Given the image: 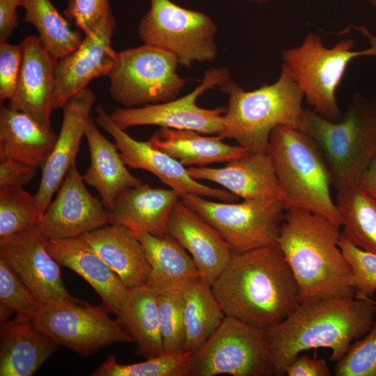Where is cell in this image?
<instances>
[{
  "label": "cell",
  "instance_id": "obj_49",
  "mask_svg": "<svg viewBox=\"0 0 376 376\" xmlns=\"http://www.w3.org/2000/svg\"><path fill=\"white\" fill-rule=\"evenodd\" d=\"M370 3L376 8V0H369Z\"/></svg>",
  "mask_w": 376,
  "mask_h": 376
},
{
  "label": "cell",
  "instance_id": "obj_48",
  "mask_svg": "<svg viewBox=\"0 0 376 376\" xmlns=\"http://www.w3.org/2000/svg\"><path fill=\"white\" fill-rule=\"evenodd\" d=\"M371 101H372L375 108L376 109V89H375V91L373 98L371 100Z\"/></svg>",
  "mask_w": 376,
  "mask_h": 376
},
{
  "label": "cell",
  "instance_id": "obj_44",
  "mask_svg": "<svg viewBox=\"0 0 376 376\" xmlns=\"http://www.w3.org/2000/svg\"><path fill=\"white\" fill-rule=\"evenodd\" d=\"M24 0H0V42L8 41L18 26L17 11Z\"/></svg>",
  "mask_w": 376,
  "mask_h": 376
},
{
  "label": "cell",
  "instance_id": "obj_22",
  "mask_svg": "<svg viewBox=\"0 0 376 376\" xmlns=\"http://www.w3.org/2000/svg\"><path fill=\"white\" fill-rule=\"evenodd\" d=\"M195 180H208L244 200L272 197L282 201V193L268 152H249L221 168L189 166Z\"/></svg>",
  "mask_w": 376,
  "mask_h": 376
},
{
  "label": "cell",
  "instance_id": "obj_26",
  "mask_svg": "<svg viewBox=\"0 0 376 376\" xmlns=\"http://www.w3.org/2000/svg\"><path fill=\"white\" fill-rule=\"evenodd\" d=\"M33 320L1 322L0 375L31 376L58 349Z\"/></svg>",
  "mask_w": 376,
  "mask_h": 376
},
{
  "label": "cell",
  "instance_id": "obj_34",
  "mask_svg": "<svg viewBox=\"0 0 376 376\" xmlns=\"http://www.w3.org/2000/svg\"><path fill=\"white\" fill-rule=\"evenodd\" d=\"M192 353H164L131 364L117 362L109 355L91 374L93 376H191Z\"/></svg>",
  "mask_w": 376,
  "mask_h": 376
},
{
  "label": "cell",
  "instance_id": "obj_35",
  "mask_svg": "<svg viewBox=\"0 0 376 376\" xmlns=\"http://www.w3.org/2000/svg\"><path fill=\"white\" fill-rule=\"evenodd\" d=\"M40 219L35 195L20 187L0 189V243L37 225Z\"/></svg>",
  "mask_w": 376,
  "mask_h": 376
},
{
  "label": "cell",
  "instance_id": "obj_41",
  "mask_svg": "<svg viewBox=\"0 0 376 376\" xmlns=\"http://www.w3.org/2000/svg\"><path fill=\"white\" fill-rule=\"evenodd\" d=\"M110 12L109 0H69L63 14L86 35L94 30Z\"/></svg>",
  "mask_w": 376,
  "mask_h": 376
},
{
  "label": "cell",
  "instance_id": "obj_40",
  "mask_svg": "<svg viewBox=\"0 0 376 376\" xmlns=\"http://www.w3.org/2000/svg\"><path fill=\"white\" fill-rule=\"evenodd\" d=\"M23 60L21 44L0 42V102L10 100L17 88Z\"/></svg>",
  "mask_w": 376,
  "mask_h": 376
},
{
  "label": "cell",
  "instance_id": "obj_45",
  "mask_svg": "<svg viewBox=\"0 0 376 376\" xmlns=\"http://www.w3.org/2000/svg\"><path fill=\"white\" fill-rule=\"evenodd\" d=\"M359 187L376 199V157L361 176Z\"/></svg>",
  "mask_w": 376,
  "mask_h": 376
},
{
  "label": "cell",
  "instance_id": "obj_6",
  "mask_svg": "<svg viewBox=\"0 0 376 376\" xmlns=\"http://www.w3.org/2000/svg\"><path fill=\"white\" fill-rule=\"evenodd\" d=\"M299 130L318 146L337 191L358 185L376 157V109L371 100L361 93L353 95L337 121L304 109Z\"/></svg>",
  "mask_w": 376,
  "mask_h": 376
},
{
  "label": "cell",
  "instance_id": "obj_7",
  "mask_svg": "<svg viewBox=\"0 0 376 376\" xmlns=\"http://www.w3.org/2000/svg\"><path fill=\"white\" fill-rule=\"evenodd\" d=\"M369 45L355 49L353 38L343 39L331 47L321 38L308 33L297 46L283 50L282 64L290 72L313 110L331 121L343 116L336 92L350 63L358 57H376V36L368 33Z\"/></svg>",
  "mask_w": 376,
  "mask_h": 376
},
{
  "label": "cell",
  "instance_id": "obj_17",
  "mask_svg": "<svg viewBox=\"0 0 376 376\" xmlns=\"http://www.w3.org/2000/svg\"><path fill=\"white\" fill-rule=\"evenodd\" d=\"M76 163L37 224L49 239L78 237L111 224L110 211L86 189Z\"/></svg>",
  "mask_w": 376,
  "mask_h": 376
},
{
  "label": "cell",
  "instance_id": "obj_8",
  "mask_svg": "<svg viewBox=\"0 0 376 376\" xmlns=\"http://www.w3.org/2000/svg\"><path fill=\"white\" fill-rule=\"evenodd\" d=\"M179 65L174 54L150 45L117 52L107 76L110 95L127 108L174 100L186 84L177 72Z\"/></svg>",
  "mask_w": 376,
  "mask_h": 376
},
{
  "label": "cell",
  "instance_id": "obj_11",
  "mask_svg": "<svg viewBox=\"0 0 376 376\" xmlns=\"http://www.w3.org/2000/svg\"><path fill=\"white\" fill-rule=\"evenodd\" d=\"M218 375H274L267 330L226 316L191 361V376Z\"/></svg>",
  "mask_w": 376,
  "mask_h": 376
},
{
  "label": "cell",
  "instance_id": "obj_18",
  "mask_svg": "<svg viewBox=\"0 0 376 376\" xmlns=\"http://www.w3.org/2000/svg\"><path fill=\"white\" fill-rule=\"evenodd\" d=\"M95 99V93L87 87L74 95L62 107L61 130L52 152L41 168V180L35 194L40 218L68 171L76 163Z\"/></svg>",
  "mask_w": 376,
  "mask_h": 376
},
{
  "label": "cell",
  "instance_id": "obj_10",
  "mask_svg": "<svg viewBox=\"0 0 376 376\" xmlns=\"http://www.w3.org/2000/svg\"><path fill=\"white\" fill-rule=\"evenodd\" d=\"M138 30L144 44L170 52L185 68L194 62L213 61L218 56L217 27L212 19L171 0H150Z\"/></svg>",
  "mask_w": 376,
  "mask_h": 376
},
{
  "label": "cell",
  "instance_id": "obj_30",
  "mask_svg": "<svg viewBox=\"0 0 376 376\" xmlns=\"http://www.w3.org/2000/svg\"><path fill=\"white\" fill-rule=\"evenodd\" d=\"M117 319L136 342L137 353L146 359L164 353L157 296L146 285L130 289L128 297Z\"/></svg>",
  "mask_w": 376,
  "mask_h": 376
},
{
  "label": "cell",
  "instance_id": "obj_29",
  "mask_svg": "<svg viewBox=\"0 0 376 376\" xmlns=\"http://www.w3.org/2000/svg\"><path fill=\"white\" fill-rule=\"evenodd\" d=\"M218 135L208 136L194 130L161 127L148 141L185 166L228 162L250 152L246 148L227 144Z\"/></svg>",
  "mask_w": 376,
  "mask_h": 376
},
{
  "label": "cell",
  "instance_id": "obj_20",
  "mask_svg": "<svg viewBox=\"0 0 376 376\" xmlns=\"http://www.w3.org/2000/svg\"><path fill=\"white\" fill-rule=\"evenodd\" d=\"M167 235L190 254L201 279L211 285L227 265L233 253L215 228L181 199L170 216Z\"/></svg>",
  "mask_w": 376,
  "mask_h": 376
},
{
  "label": "cell",
  "instance_id": "obj_9",
  "mask_svg": "<svg viewBox=\"0 0 376 376\" xmlns=\"http://www.w3.org/2000/svg\"><path fill=\"white\" fill-rule=\"evenodd\" d=\"M180 199L215 228L232 253L278 245L286 211L278 198L262 197L234 203L186 194Z\"/></svg>",
  "mask_w": 376,
  "mask_h": 376
},
{
  "label": "cell",
  "instance_id": "obj_23",
  "mask_svg": "<svg viewBox=\"0 0 376 376\" xmlns=\"http://www.w3.org/2000/svg\"><path fill=\"white\" fill-rule=\"evenodd\" d=\"M120 277L128 288L145 285L151 266L145 249L132 230L110 224L78 237Z\"/></svg>",
  "mask_w": 376,
  "mask_h": 376
},
{
  "label": "cell",
  "instance_id": "obj_25",
  "mask_svg": "<svg viewBox=\"0 0 376 376\" xmlns=\"http://www.w3.org/2000/svg\"><path fill=\"white\" fill-rule=\"evenodd\" d=\"M136 235L151 266L145 285L155 295L174 290L185 291L201 279L190 254L172 237H158L146 232Z\"/></svg>",
  "mask_w": 376,
  "mask_h": 376
},
{
  "label": "cell",
  "instance_id": "obj_2",
  "mask_svg": "<svg viewBox=\"0 0 376 376\" xmlns=\"http://www.w3.org/2000/svg\"><path fill=\"white\" fill-rule=\"evenodd\" d=\"M375 315L373 298L366 297L300 303L283 322L267 330L274 375H285L300 352L313 348H329L330 360L337 362L353 340L367 334Z\"/></svg>",
  "mask_w": 376,
  "mask_h": 376
},
{
  "label": "cell",
  "instance_id": "obj_27",
  "mask_svg": "<svg viewBox=\"0 0 376 376\" xmlns=\"http://www.w3.org/2000/svg\"><path fill=\"white\" fill-rule=\"evenodd\" d=\"M85 137L91 162L83 180L99 192L104 206L111 211L124 190L143 182L128 171L116 145L100 132L93 118L88 122Z\"/></svg>",
  "mask_w": 376,
  "mask_h": 376
},
{
  "label": "cell",
  "instance_id": "obj_28",
  "mask_svg": "<svg viewBox=\"0 0 376 376\" xmlns=\"http://www.w3.org/2000/svg\"><path fill=\"white\" fill-rule=\"evenodd\" d=\"M57 136L27 113L0 105V159L42 168Z\"/></svg>",
  "mask_w": 376,
  "mask_h": 376
},
{
  "label": "cell",
  "instance_id": "obj_38",
  "mask_svg": "<svg viewBox=\"0 0 376 376\" xmlns=\"http://www.w3.org/2000/svg\"><path fill=\"white\" fill-rule=\"evenodd\" d=\"M336 376H376V320L334 366Z\"/></svg>",
  "mask_w": 376,
  "mask_h": 376
},
{
  "label": "cell",
  "instance_id": "obj_19",
  "mask_svg": "<svg viewBox=\"0 0 376 376\" xmlns=\"http://www.w3.org/2000/svg\"><path fill=\"white\" fill-rule=\"evenodd\" d=\"M23 60L16 91L8 107L24 112L45 127L53 130L50 121L56 60L36 36L20 43Z\"/></svg>",
  "mask_w": 376,
  "mask_h": 376
},
{
  "label": "cell",
  "instance_id": "obj_46",
  "mask_svg": "<svg viewBox=\"0 0 376 376\" xmlns=\"http://www.w3.org/2000/svg\"><path fill=\"white\" fill-rule=\"evenodd\" d=\"M0 319L1 322L7 321L14 310L8 306L0 303Z\"/></svg>",
  "mask_w": 376,
  "mask_h": 376
},
{
  "label": "cell",
  "instance_id": "obj_16",
  "mask_svg": "<svg viewBox=\"0 0 376 376\" xmlns=\"http://www.w3.org/2000/svg\"><path fill=\"white\" fill-rule=\"evenodd\" d=\"M116 30L112 11L86 34L80 45L65 57L56 61L52 110L62 108L77 93L87 88L95 78L107 77L116 57L111 46Z\"/></svg>",
  "mask_w": 376,
  "mask_h": 376
},
{
  "label": "cell",
  "instance_id": "obj_4",
  "mask_svg": "<svg viewBox=\"0 0 376 376\" xmlns=\"http://www.w3.org/2000/svg\"><path fill=\"white\" fill-rule=\"evenodd\" d=\"M221 89L228 95L218 135L223 139H234L251 152H267L271 134L276 127L299 130L304 95L284 65L271 84L247 91L230 79Z\"/></svg>",
  "mask_w": 376,
  "mask_h": 376
},
{
  "label": "cell",
  "instance_id": "obj_12",
  "mask_svg": "<svg viewBox=\"0 0 376 376\" xmlns=\"http://www.w3.org/2000/svg\"><path fill=\"white\" fill-rule=\"evenodd\" d=\"M108 312L104 305L67 301L42 305L33 322L58 346L86 357L113 344L134 341Z\"/></svg>",
  "mask_w": 376,
  "mask_h": 376
},
{
  "label": "cell",
  "instance_id": "obj_3",
  "mask_svg": "<svg viewBox=\"0 0 376 376\" xmlns=\"http://www.w3.org/2000/svg\"><path fill=\"white\" fill-rule=\"evenodd\" d=\"M340 228L308 211H285L277 244L296 280L299 304L355 297L352 270L339 245Z\"/></svg>",
  "mask_w": 376,
  "mask_h": 376
},
{
  "label": "cell",
  "instance_id": "obj_50",
  "mask_svg": "<svg viewBox=\"0 0 376 376\" xmlns=\"http://www.w3.org/2000/svg\"><path fill=\"white\" fill-rule=\"evenodd\" d=\"M373 303L376 305V301L373 299Z\"/></svg>",
  "mask_w": 376,
  "mask_h": 376
},
{
  "label": "cell",
  "instance_id": "obj_37",
  "mask_svg": "<svg viewBox=\"0 0 376 376\" xmlns=\"http://www.w3.org/2000/svg\"><path fill=\"white\" fill-rule=\"evenodd\" d=\"M0 303L13 308L21 320H33L43 305L11 267L0 258Z\"/></svg>",
  "mask_w": 376,
  "mask_h": 376
},
{
  "label": "cell",
  "instance_id": "obj_43",
  "mask_svg": "<svg viewBox=\"0 0 376 376\" xmlns=\"http://www.w3.org/2000/svg\"><path fill=\"white\" fill-rule=\"evenodd\" d=\"M288 376H331V372L323 359H311L307 355L297 356L286 368Z\"/></svg>",
  "mask_w": 376,
  "mask_h": 376
},
{
  "label": "cell",
  "instance_id": "obj_21",
  "mask_svg": "<svg viewBox=\"0 0 376 376\" xmlns=\"http://www.w3.org/2000/svg\"><path fill=\"white\" fill-rule=\"evenodd\" d=\"M47 248L60 265L73 270L93 287L109 312L120 314L130 288L84 240L49 239Z\"/></svg>",
  "mask_w": 376,
  "mask_h": 376
},
{
  "label": "cell",
  "instance_id": "obj_42",
  "mask_svg": "<svg viewBox=\"0 0 376 376\" xmlns=\"http://www.w3.org/2000/svg\"><path fill=\"white\" fill-rule=\"evenodd\" d=\"M38 167L10 159H0V189L29 183Z\"/></svg>",
  "mask_w": 376,
  "mask_h": 376
},
{
  "label": "cell",
  "instance_id": "obj_1",
  "mask_svg": "<svg viewBox=\"0 0 376 376\" xmlns=\"http://www.w3.org/2000/svg\"><path fill=\"white\" fill-rule=\"evenodd\" d=\"M212 289L226 316L265 330L299 304L296 280L278 245L233 253Z\"/></svg>",
  "mask_w": 376,
  "mask_h": 376
},
{
  "label": "cell",
  "instance_id": "obj_24",
  "mask_svg": "<svg viewBox=\"0 0 376 376\" xmlns=\"http://www.w3.org/2000/svg\"><path fill=\"white\" fill-rule=\"evenodd\" d=\"M180 200L172 189L154 188L143 182L118 196L110 211L111 224L124 226L134 234L165 236L171 212Z\"/></svg>",
  "mask_w": 376,
  "mask_h": 376
},
{
  "label": "cell",
  "instance_id": "obj_15",
  "mask_svg": "<svg viewBox=\"0 0 376 376\" xmlns=\"http://www.w3.org/2000/svg\"><path fill=\"white\" fill-rule=\"evenodd\" d=\"M47 238L36 225L0 243L3 260L43 305L81 301L68 291L59 263L47 248Z\"/></svg>",
  "mask_w": 376,
  "mask_h": 376
},
{
  "label": "cell",
  "instance_id": "obj_32",
  "mask_svg": "<svg viewBox=\"0 0 376 376\" xmlns=\"http://www.w3.org/2000/svg\"><path fill=\"white\" fill-rule=\"evenodd\" d=\"M24 22L34 26L48 52L56 61L74 52L84 37L73 29L50 0H24Z\"/></svg>",
  "mask_w": 376,
  "mask_h": 376
},
{
  "label": "cell",
  "instance_id": "obj_14",
  "mask_svg": "<svg viewBox=\"0 0 376 376\" xmlns=\"http://www.w3.org/2000/svg\"><path fill=\"white\" fill-rule=\"evenodd\" d=\"M96 123L114 139L125 164L146 170L175 190L180 196L191 194L233 203L240 197L225 189L212 188L194 179L177 159L154 147L149 141H138L120 128L101 105L95 107Z\"/></svg>",
  "mask_w": 376,
  "mask_h": 376
},
{
  "label": "cell",
  "instance_id": "obj_13",
  "mask_svg": "<svg viewBox=\"0 0 376 376\" xmlns=\"http://www.w3.org/2000/svg\"><path fill=\"white\" fill-rule=\"evenodd\" d=\"M226 68L207 69L200 85L180 98L143 107L118 108L110 114L112 120L121 129L141 125H157L162 128L189 130L203 134L219 135L222 129L226 108L205 109L196 100L205 91L230 81Z\"/></svg>",
  "mask_w": 376,
  "mask_h": 376
},
{
  "label": "cell",
  "instance_id": "obj_47",
  "mask_svg": "<svg viewBox=\"0 0 376 376\" xmlns=\"http://www.w3.org/2000/svg\"><path fill=\"white\" fill-rule=\"evenodd\" d=\"M249 1H252V2L259 3H267L272 0H249Z\"/></svg>",
  "mask_w": 376,
  "mask_h": 376
},
{
  "label": "cell",
  "instance_id": "obj_31",
  "mask_svg": "<svg viewBox=\"0 0 376 376\" xmlns=\"http://www.w3.org/2000/svg\"><path fill=\"white\" fill-rule=\"evenodd\" d=\"M184 351H197L215 332L226 315L212 285L201 279L184 291Z\"/></svg>",
  "mask_w": 376,
  "mask_h": 376
},
{
  "label": "cell",
  "instance_id": "obj_39",
  "mask_svg": "<svg viewBox=\"0 0 376 376\" xmlns=\"http://www.w3.org/2000/svg\"><path fill=\"white\" fill-rule=\"evenodd\" d=\"M339 245L352 270L355 297L373 298L376 292V255L356 246L342 233Z\"/></svg>",
  "mask_w": 376,
  "mask_h": 376
},
{
  "label": "cell",
  "instance_id": "obj_36",
  "mask_svg": "<svg viewBox=\"0 0 376 376\" xmlns=\"http://www.w3.org/2000/svg\"><path fill=\"white\" fill-rule=\"evenodd\" d=\"M183 308L182 290L170 291L157 296L159 327L164 353L185 352Z\"/></svg>",
  "mask_w": 376,
  "mask_h": 376
},
{
  "label": "cell",
  "instance_id": "obj_5",
  "mask_svg": "<svg viewBox=\"0 0 376 376\" xmlns=\"http://www.w3.org/2000/svg\"><path fill=\"white\" fill-rule=\"evenodd\" d=\"M267 152L285 210L308 211L342 226L338 208L331 194L330 171L308 134L289 126H278L271 134Z\"/></svg>",
  "mask_w": 376,
  "mask_h": 376
},
{
  "label": "cell",
  "instance_id": "obj_33",
  "mask_svg": "<svg viewBox=\"0 0 376 376\" xmlns=\"http://www.w3.org/2000/svg\"><path fill=\"white\" fill-rule=\"evenodd\" d=\"M342 235L356 246L376 255V199L359 185L337 191Z\"/></svg>",
  "mask_w": 376,
  "mask_h": 376
}]
</instances>
